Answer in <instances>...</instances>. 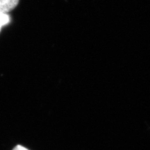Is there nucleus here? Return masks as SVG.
Instances as JSON below:
<instances>
[{"mask_svg": "<svg viewBox=\"0 0 150 150\" xmlns=\"http://www.w3.org/2000/svg\"><path fill=\"white\" fill-rule=\"evenodd\" d=\"M19 0H0V13L7 14L15 8Z\"/></svg>", "mask_w": 150, "mask_h": 150, "instance_id": "1", "label": "nucleus"}, {"mask_svg": "<svg viewBox=\"0 0 150 150\" xmlns=\"http://www.w3.org/2000/svg\"><path fill=\"white\" fill-rule=\"evenodd\" d=\"M9 22H10V17L8 14L0 13V32H1V28L8 24Z\"/></svg>", "mask_w": 150, "mask_h": 150, "instance_id": "2", "label": "nucleus"}, {"mask_svg": "<svg viewBox=\"0 0 150 150\" xmlns=\"http://www.w3.org/2000/svg\"><path fill=\"white\" fill-rule=\"evenodd\" d=\"M13 150H29V149H28L27 148L21 146V145H17L16 147H15L13 149Z\"/></svg>", "mask_w": 150, "mask_h": 150, "instance_id": "3", "label": "nucleus"}]
</instances>
